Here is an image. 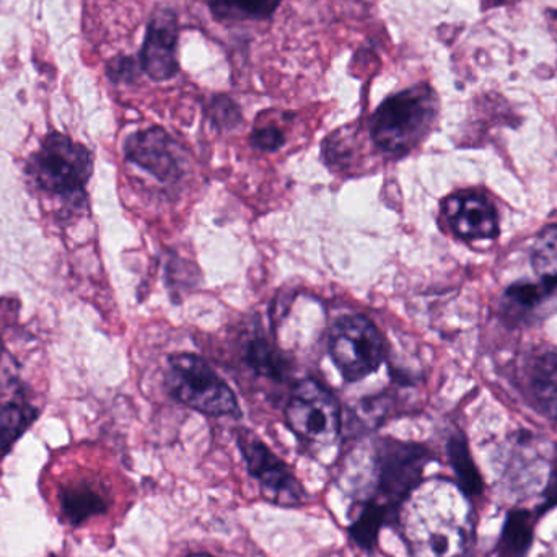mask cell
<instances>
[{"mask_svg": "<svg viewBox=\"0 0 557 557\" xmlns=\"http://www.w3.org/2000/svg\"><path fill=\"white\" fill-rule=\"evenodd\" d=\"M396 522L412 557H461L473 533L467 494L445 480L419 484Z\"/></svg>", "mask_w": 557, "mask_h": 557, "instance_id": "6da1fadb", "label": "cell"}, {"mask_svg": "<svg viewBox=\"0 0 557 557\" xmlns=\"http://www.w3.org/2000/svg\"><path fill=\"white\" fill-rule=\"evenodd\" d=\"M429 461L432 454L422 445L380 442L369 484L357 490V506L375 507L388 522H396L403 504L422 483Z\"/></svg>", "mask_w": 557, "mask_h": 557, "instance_id": "7a4b0ae2", "label": "cell"}, {"mask_svg": "<svg viewBox=\"0 0 557 557\" xmlns=\"http://www.w3.org/2000/svg\"><path fill=\"white\" fill-rule=\"evenodd\" d=\"M438 114V98L428 84L386 98L370 120V136L382 152L403 157L421 146Z\"/></svg>", "mask_w": 557, "mask_h": 557, "instance_id": "3957f363", "label": "cell"}, {"mask_svg": "<svg viewBox=\"0 0 557 557\" xmlns=\"http://www.w3.org/2000/svg\"><path fill=\"white\" fill-rule=\"evenodd\" d=\"M94 172L90 150L65 134L46 136L26 163V175L52 198L81 202Z\"/></svg>", "mask_w": 557, "mask_h": 557, "instance_id": "277c9868", "label": "cell"}, {"mask_svg": "<svg viewBox=\"0 0 557 557\" xmlns=\"http://www.w3.org/2000/svg\"><path fill=\"white\" fill-rule=\"evenodd\" d=\"M165 380L173 398L195 411L214 418L242 416L231 386L201 357L193 354L170 357Z\"/></svg>", "mask_w": 557, "mask_h": 557, "instance_id": "5b68a950", "label": "cell"}, {"mask_svg": "<svg viewBox=\"0 0 557 557\" xmlns=\"http://www.w3.org/2000/svg\"><path fill=\"white\" fill-rule=\"evenodd\" d=\"M285 419L290 431L314 448L333 445L343 425L339 403L313 379L301 380L294 386L285 406Z\"/></svg>", "mask_w": 557, "mask_h": 557, "instance_id": "8992f818", "label": "cell"}, {"mask_svg": "<svg viewBox=\"0 0 557 557\" xmlns=\"http://www.w3.org/2000/svg\"><path fill=\"white\" fill-rule=\"evenodd\" d=\"M330 354L344 380L357 382L380 369L386 344L379 327L366 317H343L331 327Z\"/></svg>", "mask_w": 557, "mask_h": 557, "instance_id": "52a82bcc", "label": "cell"}, {"mask_svg": "<svg viewBox=\"0 0 557 557\" xmlns=\"http://www.w3.org/2000/svg\"><path fill=\"white\" fill-rule=\"evenodd\" d=\"M238 447L247 461L251 476L260 483L263 496L281 507H297L305 503L307 491L294 471L274 455L257 435L248 431L238 434Z\"/></svg>", "mask_w": 557, "mask_h": 557, "instance_id": "ba28073f", "label": "cell"}, {"mask_svg": "<svg viewBox=\"0 0 557 557\" xmlns=\"http://www.w3.org/2000/svg\"><path fill=\"white\" fill-rule=\"evenodd\" d=\"M124 156L160 182H176L183 175L182 150L162 127H150L127 137Z\"/></svg>", "mask_w": 557, "mask_h": 557, "instance_id": "9c48e42d", "label": "cell"}, {"mask_svg": "<svg viewBox=\"0 0 557 557\" xmlns=\"http://www.w3.org/2000/svg\"><path fill=\"white\" fill-rule=\"evenodd\" d=\"M178 20L173 10L153 13L147 25L146 39L140 51V65L152 81L165 82L178 74Z\"/></svg>", "mask_w": 557, "mask_h": 557, "instance_id": "30bf717a", "label": "cell"}, {"mask_svg": "<svg viewBox=\"0 0 557 557\" xmlns=\"http://www.w3.org/2000/svg\"><path fill=\"white\" fill-rule=\"evenodd\" d=\"M444 215L457 237L468 242L496 240L499 219L490 199L476 191H460L444 201Z\"/></svg>", "mask_w": 557, "mask_h": 557, "instance_id": "8fae6325", "label": "cell"}, {"mask_svg": "<svg viewBox=\"0 0 557 557\" xmlns=\"http://www.w3.org/2000/svg\"><path fill=\"white\" fill-rule=\"evenodd\" d=\"M23 395L25 392L18 389L10 396H0V461L38 418L35 406Z\"/></svg>", "mask_w": 557, "mask_h": 557, "instance_id": "7c38bea8", "label": "cell"}, {"mask_svg": "<svg viewBox=\"0 0 557 557\" xmlns=\"http://www.w3.org/2000/svg\"><path fill=\"white\" fill-rule=\"evenodd\" d=\"M536 510L513 509L507 513L497 545V557H525L535 540Z\"/></svg>", "mask_w": 557, "mask_h": 557, "instance_id": "4fadbf2b", "label": "cell"}, {"mask_svg": "<svg viewBox=\"0 0 557 557\" xmlns=\"http://www.w3.org/2000/svg\"><path fill=\"white\" fill-rule=\"evenodd\" d=\"M556 294L557 281L553 278H543L542 284H516L506 294L507 313L517 320L532 318Z\"/></svg>", "mask_w": 557, "mask_h": 557, "instance_id": "5bb4252c", "label": "cell"}, {"mask_svg": "<svg viewBox=\"0 0 557 557\" xmlns=\"http://www.w3.org/2000/svg\"><path fill=\"white\" fill-rule=\"evenodd\" d=\"M448 460L451 470L457 476V484L467 496H481L484 491V481L474 465L470 448L463 435H454L447 445Z\"/></svg>", "mask_w": 557, "mask_h": 557, "instance_id": "9a60e30c", "label": "cell"}, {"mask_svg": "<svg viewBox=\"0 0 557 557\" xmlns=\"http://www.w3.org/2000/svg\"><path fill=\"white\" fill-rule=\"evenodd\" d=\"M61 507L65 519L77 525V523H82L90 517L104 512L107 500L97 490L88 486V484L81 483L62 490Z\"/></svg>", "mask_w": 557, "mask_h": 557, "instance_id": "2e32d148", "label": "cell"}, {"mask_svg": "<svg viewBox=\"0 0 557 557\" xmlns=\"http://www.w3.org/2000/svg\"><path fill=\"white\" fill-rule=\"evenodd\" d=\"M530 382L535 405L557 421V357H540L533 363Z\"/></svg>", "mask_w": 557, "mask_h": 557, "instance_id": "e0dca14e", "label": "cell"}, {"mask_svg": "<svg viewBox=\"0 0 557 557\" xmlns=\"http://www.w3.org/2000/svg\"><path fill=\"white\" fill-rule=\"evenodd\" d=\"M281 0H211L212 15L219 20H267Z\"/></svg>", "mask_w": 557, "mask_h": 557, "instance_id": "ac0fdd59", "label": "cell"}, {"mask_svg": "<svg viewBox=\"0 0 557 557\" xmlns=\"http://www.w3.org/2000/svg\"><path fill=\"white\" fill-rule=\"evenodd\" d=\"M247 362L255 372L281 382L287 373V362L268 341L255 339L247 350Z\"/></svg>", "mask_w": 557, "mask_h": 557, "instance_id": "d6986e66", "label": "cell"}, {"mask_svg": "<svg viewBox=\"0 0 557 557\" xmlns=\"http://www.w3.org/2000/svg\"><path fill=\"white\" fill-rule=\"evenodd\" d=\"M532 261L540 276L557 281V225H549L536 237Z\"/></svg>", "mask_w": 557, "mask_h": 557, "instance_id": "ffe728a7", "label": "cell"}, {"mask_svg": "<svg viewBox=\"0 0 557 557\" xmlns=\"http://www.w3.org/2000/svg\"><path fill=\"white\" fill-rule=\"evenodd\" d=\"M211 117L221 129H235L242 123V111L232 98L219 95L211 103Z\"/></svg>", "mask_w": 557, "mask_h": 557, "instance_id": "44dd1931", "label": "cell"}, {"mask_svg": "<svg viewBox=\"0 0 557 557\" xmlns=\"http://www.w3.org/2000/svg\"><path fill=\"white\" fill-rule=\"evenodd\" d=\"M107 74L114 84H134L139 77V65L131 55H116L108 62Z\"/></svg>", "mask_w": 557, "mask_h": 557, "instance_id": "7402d4cb", "label": "cell"}, {"mask_svg": "<svg viewBox=\"0 0 557 557\" xmlns=\"http://www.w3.org/2000/svg\"><path fill=\"white\" fill-rule=\"evenodd\" d=\"M285 136L276 126L257 127L251 134V144L263 152H276L284 146Z\"/></svg>", "mask_w": 557, "mask_h": 557, "instance_id": "603a6c76", "label": "cell"}, {"mask_svg": "<svg viewBox=\"0 0 557 557\" xmlns=\"http://www.w3.org/2000/svg\"><path fill=\"white\" fill-rule=\"evenodd\" d=\"M557 506V445L555 447V455H553L552 468H549L548 478H546V486L542 493V503L536 506V513L540 517L543 513L549 512Z\"/></svg>", "mask_w": 557, "mask_h": 557, "instance_id": "cb8c5ba5", "label": "cell"}, {"mask_svg": "<svg viewBox=\"0 0 557 557\" xmlns=\"http://www.w3.org/2000/svg\"><path fill=\"white\" fill-rule=\"evenodd\" d=\"M188 557H212V556H209V555H191V556H188Z\"/></svg>", "mask_w": 557, "mask_h": 557, "instance_id": "d4e9b609", "label": "cell"}]
</instances>
